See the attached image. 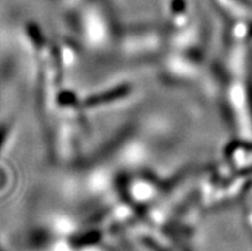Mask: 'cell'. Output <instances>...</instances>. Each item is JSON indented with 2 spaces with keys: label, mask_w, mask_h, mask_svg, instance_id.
Here are the masks:
<instances>
[{
  "label": "cell",
  "mask_w": 252,
  "mask_h": 251,
  "mask_svg": "<svg viewBox=\"0 0 252 251\" xmlns=\"http://www.w3.org/2000/svg\"><path fill=\"white\" fill-rule=\"evenodd\" d=\"M132 92H133V87H132V85L122 83V85L112 87L110 90L96 92V94H94V95L89 96V98L83 102L82 105L85 107V108H89V109L102 108V107H108V105H112V104H115V103L122 102L123 99L131 96Z\"/></svg>",
  "instance_id": "6da1fadb"
},
{
  "label": "cell",
  "mask_w": 252,
  "mask_h": 251,
  "mask_svg": "<svg viewBox=\"0 0 252 251\" xmlns=\"http://www.w3.org/2000/svg\"><path fill=\"white\" fill-rule=\"evenodd\" d=\"M5 135H6V128H0V150H1V146H3Z\"/></svg>",
  "instance_id": "7a4b0ae2"
}]
</instances>
